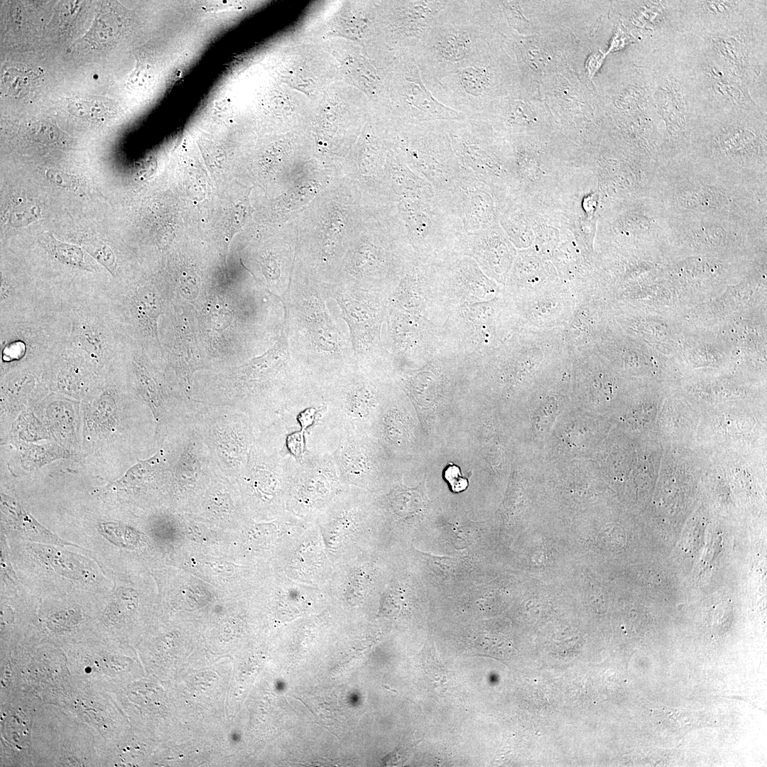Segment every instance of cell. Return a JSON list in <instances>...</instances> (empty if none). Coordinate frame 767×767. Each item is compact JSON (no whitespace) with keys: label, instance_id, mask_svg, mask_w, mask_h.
I'll return each instance as SVG.
<instances>
[{"label":"cell","instance_id":"cell-23","mask_svg":"<svg viewBox=\"0 0 767 767\" xmlns=\"http://www.w3.org/2000/svg\"><path fill=\"white\" fill-rule=\"evenodd\" d=\"M43 377L53 391L76 399L95 396L102 388V376L65 346L45 364Z\"/></svg>","mask_w":767,"mask_h":767},{"label":"cell","instance_id":"cell-2","mask_svg":"<svg viewBox=\"0 0 767 767\" xmlns=\"http://www.w3.org/2000/svg\"><path fill=\"white\" fill-rule=\"evenodd\" d=\"M649 195L670 218H767V186L726 178L688 156L658 164Z\"/></svg>","mask_w":767,"mask_h":767},{"label":"cell","instance_id":"cell-25","mask_svg":"<svg viewBox=\"0 0 767 767\" xmlns=\"http://www.w3.org/2000/svg\"><path fill=\"white\" fill-rule=\"evenodd\" d=\"M457 249L459 251L470 254L484 268L495 273L506 270L513 256L509 239L499 224L477 233H462Z\"/></svg>","mask_w":767,"mask_h":767},{"label":"cell","instance_id":"cell-33","mask_svg":"<svg viewBox=\"0 0 767 767\" xmlns=\"http://www.w3.org/2000/svg\"><path fill=\"white\" fill-rule=\"evenodd\" d=\"M162 451L144 460L138 461L131 467L119 479L110 482L102 489V492H120L138 488L153 477L165 471L164 462L162 459Z\"/></svg>","mask_w":767,"mask_h":767},{"label":"cell","instance_id":"cell-31","mask_svg":"<svg viewBox=\"0 0 767 767\" xmlns=\"http://www.w3.org/2000/svg\"><path fill=\"white\" fill-rule=\"evenodd\" d=\"M30 550L45 565L55 572L70 579L92 580L93 574L82 562L77 556L65 552L52 545L36 543L30 545Z\"/></svg>","mask_w":767,"mask_h":767},{"label":"cell","instance_id":"cell-44","mask_svg":"<svg viewBox=\"0 0 767 767\" xmlns=\"http://www.w3.org/2000/svg\"><path fill=\"white\" fill-rule=\"evenodd\" d=\"M151 78V68L147 63L139 62L129 76L127 84L129 87L138 89L145 86Z\"/></svg>","mask_w":767,"mask_h":767},{"label":"cell","instance_id":"cell-37","mask_svg":"<svg viewBox=\"0 0 767 767\" xmlns=\"http://www.w3.org/2000/svg\"><path fill=\"white\" fill-rule=\"evenodd\" d=\"M68 109L77 116L92 121H104L116 112L111 101L94 97L72 100Z\"/></svg>","mask_w":767,"mask_h":767},{"label":"cell","instance_id":"cell-46","mask_svg":"<svg viewBox=\"0 0 767 767\" xmlns=\"http://www.w3.org/2000/svg\"><path fill=\"white\" fill-rule=\"evenodd\" d=\"M47 176L53 183L60 185V186H72L73 181L72 177L59 171L50 170L47 173Z\"/></svg>","mask_w":767,"mask_h":767},{"label":"cell","instance_id":"cell-41","mask_svg":"<svg viewBox=\"0 0 767 767\" xmlns=\"http://www.w3.org/2000/svg\"><path fill=\"white\" fill-rule=\"evenodd\" d=\"M113 19V17L107 16L97 18L87 37L98 42L111 40L117 35L116 23Z\"/></svg>","mask_w":767,"mask_h":767},{"label":"cell","instance_id":"cell-6","mask_svg":"<svg viewBox=\"0 0 767 767\" xmlns=\"http://www.w3.org/2000/svg\"><path fill=\"white\" fill-rule=\"evenodd\" d=\"M70 322L60 306L0 317L1 377L14 370L44 366L65 346Z\"/></svg>","mask_w":767,"mask_h":767},{"label":"cell","instance_id":"cell-10","mask_svg":"<svg viewBox=\"0 0 767 767\" xmlns=\"http://www.w3.org/2000/svg\"><path fill=\"white\" fill-rule=\"evenodd\" d=\"M392 218L410 247L420 256L457 251L462 233L440 195L402 197Z\"/></svg>","mask_w":767,"mask_h":767},{"label":"cell","instance_id":"cell-9","mask_svg":"<svg viewBox=\"0 0 767 767\" xmlns=\"http://www.w3.org/2000/svg\"><path fill=\"white\" fill-rule=\"evenodd\" d=\"M409 247L391 217L374 223L370 232L346 257L337 284L379 293L381 285L398 276Z\"/></svg>","mask_w":767,"mask_h":767},{"label":"cell","instance_id":"cell-21","mask_svg":"<svg viewBox=\"0 0 767 767\" xmlns=\"http://www.w3.org/2000/svg\"><path fill=\"white\" fill-rule=\"evenodd\" d=\"M450 1H391L381 11L382 28L388 42L399 54L414 53L439 14Z\"/></svg>","mask_w":767,"mask_h":767},{"label":"cell","instance_id":"cell-27","mask_svg":"<svg viewBox=\"0 0 767 767\" xmlns=\"http://www.w3.org/2000/svg\"><path fill=\"white\" fill-rule=\"evenodd\" d=\"M1 511L7 526L32 542L80 548L53 534L26 511L18 501L4 493L1 494Z\"/></svg>","mask_w":767,"mask_h":767},{"label":"cell","instance_id":"cell-30","mask_svg":"<svg viewBox=\"0 0 767 767\" xmlns=\"http://www.w3.org/2000/svg\"><path fill=\"white\" fill-rule=\"evenodd\" d=\"M45 414L50 433L60 445L70 450L76 442L73 403L67 398H55L47 405Z\"/></svg>","mask_w":767,"mask_h":767},{"label":"cell","instance_id":"cell-7","mask_svg":"<svg viewBox=\"0 0 767 767\" xmlns=\"http://www.w3.org/2000/svg\"><path fill=\"white\" fill-rule=\"evenodd\" d=\"M101 294L68 298L60 304L70 322L65 347L106 376L119 365L124 348L123 331Z\"/></svg>","mask_w":767,"mask_h":767},{"label":"cell","instance_id":"cell-45","mask_svg":"<svg viewBox=\"0 0 767 767\" xmlns=\"http://www.w3.org/2000/svg\"><path fill=\"white\" fill-rule=\"evenodd\" d=\"M53 623L60 624L61 626H70L75 624L77 621V614L73 611L59 612L52 616Z\"/></svg>","mask_w":767,"mask_h":767},{"label":"cell","instance_id":"cell-24","mask_svg":"<svg viewBox=\"0 0 767 767\" xmlns=\"http://www.w3.org/2000/svg\"><path fill=\"white\" fill-rule=\"evenodd\" d=\"M210 426L209 442L218 460L240 475L256 440L251 420L244 414H236L232 423L216 421Z\"/></svg>","mask_w":767,"mask_h":767},{"label":"cell","instance_id":"cell-5","mask_svg":"<svg viewBox=\"0 0 767 767\" xmlns=\"http://www.w3.org/2000/svg\"><path fill=\"white\" fill-rule=\"evenodd\" d=\"M687 156L736 182L767 186L766 125L729 121L697 127Z\"/></svg>","mask_w":767,"mask_h":767},{"label":"cell","instance_id":"cell-40","mask_svg":"<svg viewBox=\"0 0 767 767\" xmlns=\"http://www.w3.org/2000/svg\"><path fill=\"white\" fill-rule=\"evenodd\" d=\"M31 82V75L28 72L17 68H9L2 76L1 88L7 95L21 97L27 92Z\"/></svg>","mask_w":767,"mask_h":767},{"label":"cell","instance_id":"cell-38","mask_svg":"<svg viewBox=\"0 0 767 767\" xmlns=\"http://www.w3.org/2000/svg\"><path fill=\"white\" fill-rule=\"evenodd\" d=\"M14 431L20 440L27 442H33L50 437L48 429L30 410L22 412L19 415L14 423Z\"/></svg>","mask_w":767,"mask_h":767},{"label":"cell","instance_id":"cell-13","mask_svg":"<svg viewBox=\"0 0 767 767\" xmlns=\"http://www.w3.org/2000/svg\"><path fill=\"white\" fill-rule=\"evenodd\" d=\"M507 64L487 53L446 75L435 85L450 107L469 118L487 111L491 101L509 81Z\"/></svg>","mask_w":767,"mask_h":767},{"label":"cell","instance_id":"cell-8","mask_svg":"<svg viewBox=\"0 0 767 767\" xmlns=\"http://www.w3.org/2000/svg\"><path fill=\"white\" fill-rule=\"evenodd\" d=\"M447 121L396 124L393 131L401 157L438 193L450 191L466 171L453 150Z\"/></svg>","mask_w":767,"mask_h":767},{"label":"cell","instance_id":"cell-22","mask_svg":"<svg viewBox=\"0 0 767 767\" xmlns=\"http://www.w3.org/2000/svg\"><path fill=\"white\" fill-rule=\"evenodd\" d=\"M365 433L352 427H344L332 455L344 486L357 488L369 486L381 473L378 452Z\"/></svg>","mask_w":767,"mask_h":767},{"label":"cell","instance_id":"cell-29","mask_svg":"<svg viewBox=\"0 0 767 767\" xmlns=\"http://www.w3.org/2000/svg\"><path fill=\"white\" fill-rule=\"evenodd\" d=\"M38 244L45 253L59 266L92 276L102 271L94 260L81 248L58 241L50 234L40 236Z\"/></svg>","mask_w":767,"mask_h":767},{"label":"cell","instance_id":"cell-18","mask_svg":"<svg viewBox=\"0 0 767 767\" xmlns=\"http://www.w3.org/2000/svg\"><path fill=\"white\" fill-rule=\"evenodd\" d=\"M366 375L355 367L322 391L329 412L343 430L349 426L365 431L377 412L381 395Z\"/></svg>","mask_w":767,"mask_h":767},{"label":"cell","instance_id":"cell-15","mask_svg":"<svg viewBox=\"0 0 767 767\" xmlns=\"http://www.w3.org/2000/svg\"><path fill=\"white\" fill-rule=\"evenodd\" d=\"M293 462L268 435L256 436L240 478L257 508L278 513L284 510Z\"/></svg>","mask_w":767,"mask_h":767},{"label":"cell","instance_id":"cell-28","mask_svg":"<svg viewBox=\"0 0 767 767\" xmlns=\"http://www.w3.org/2000/svg\"><path fill=\"white\" fill-rule=\"evenodd\" d=\"M387 169L391 187L400 198L432 197L436 195L432 185L413 170L398 153H390Z\"/></svg>","mask_w":767,"mask_h":767},{"label":"cell","instance_id":"cell-26","mask_svg":"<svg viewBox=\"0 0 767 767\" xmlns=\"http://www.w3.org/2000/svg\"><path fill=\"white\" fill-rule=\"evenodd\" d=\"M109 382L86 406L84 426L87 435L101 436L113 432L118 422L119 394L116 384L111 383L109 374L105 376Z\"/></svg>","mask_w":767,"mask_h":767},{"label":"cell","instance_id":"cell-1","mask_svg":"<svg viewBox=\"0 0 767 767\" xmlns=\"http://www.w3.org/2000/svg\"><path fill=\"white\" fill-rule=\"evenodd\" d=\"M329 299L309 272L297 274L281 299L291 355L322 392L356 367L347 326L332 315Z\"/></svg>","mask_w":767,"mask_h":767},{"label":"cell","instance_id":"cell-35","mask_svg":"<svg viewBox=\"0 0 767 767\" xmlns=\"http://www.w3.org/2000/svg\"><path fill=\"white\" fill-rule=\"evenodd\" d=\"M18 445L20 462L25 469L32 470L55 459H67L72 452L60 445L36 444L21 441Z\"/></svg>","mask_w":767,"mask_h":767},{"label":"cell","instance_id":"cell-4","mask_svg":"<svg viewBox=\"0 0 767 767\" xmlns=\"http://www.w3.org/2000/svg\"><path fill=\"white\" fill-rule=\"evenodd\" d=\"M488 26L479 1H450L413 53L424 82L435 86L486 54Z\"/></svg>","mask_w":767,"mask_h":767},{"label":"cell","instance_id":"cell-12","mask_svg":"<svg viewBox=\"0 0 767 767\" xmlns=\"http://www.w3.org/2000/svg\"><path fill=\"white\" fill-rule=\"evenodd\" d=\"M668 243L693 250H729L766 242L767 218L700 215L668 219Z\"/></svg>","mask_w":767,"mask_h":767},{"label":"cell","instance_id":"cell-42","mask_svg":"<svg viewBox=\"0 0 767 767\" xmlns=\"http://www.w3.org/2000/svg\"><path fill=\"white\" fill-rule=\"evenodd\" d=\"M28 130L31 137L37 142L42 143L53 144L59 138L58 129L45 121L33 123Z\"/></svg>","mask_w":767,"mask_h":767},{"label":"cell","instance_id":"cell-14","mask_svg":"<svg viewBox=\"0 0 767 767\" xmlns=\"http://www.w3.org/2000/svg\"><path fill=\"white\" fill-rule=\"evenodd\" d=\"M324 288L328 298L337 305L347 326L356 367L366 373L379 352L384 314L381 296L379 293L341 284L324 285Z\"/></svg>","mask_w":767,"mask_h":767},{"label":"cell","instance_id":"cell-43","mask_svg":"<svg viewBox=\"0 0 767 767\" xmlns=\"http://www.w3.org/2000/svg\"><path fill=\"white\" fill-rule=\"evenodd\" d=\"M444 477L453 492H461L468 486V480L462 476L457 465L450 464L445 469Z\"/></svg>","mask_w":767,"mask_h":767},{"label":"cell","instance_id":"cell-36","mask_svg":"<svg viewBox=\"0 0 767 767\" xmlns=\"http://www.w3.org/2000/svg\"><path fill=\"white\" fill-rule=\"evenodd\" d=\"M500 105L496 119L505 129L511 130L525 126L533 121L530 106L521 99L511 97Z\"/></svg>","mask_w":767,"mask_h":767},{"label":"cell","instance_id":"cell-34","mask_svg":"<svg viewBox=\"0 0 767 767\" xmlns=\"http://www.w3.org/2000/svg\"><path fill=\"white\" fill-rule=\"evenodd\" d=\"M379 436L393 450H401L408 441L407 418L400 406L390 404L384 408L379 422Z\"/></svg>","mask_w":767,"mask_h":767},{"label":"cell","instance_id":"cell-39","mask_svg":"<svg viewBox=\"0 0 767 767\" xmlns=\"http://www.w3.org/2000/svg\"><path fill=\"white\" fill-rule=\"evenodd\" d=\"M82 246L114 278L119 277V268L116 256L110 246L95 239L84 241L82 243Z\"/></svg>","mask_w":767,"mask_h":767},{"label":"cell","instance_id":"cell-3","mask_svg":"<svg viewBox=\"0 0 767 767\" xmlns=\"http://www.w3.org/2000/svg\"><path fill=\"white\" fill-rule=\"evenodd\" d=\"M237 378L243 394L241 409L256 435L321 393L293 358L285 322L270 349L239 367Z\"/></svg>","mask_w":767,"mask_h":767},{"label":"cell","instance_id":"cell-20","mask_svg":"<svg viewBox=\"0 0 767 767\" xmlns=\"http://www.w3.org/2000/svg\"><path fill=\"white\" fill-rule=\"evenodd\" d=\"M617 202L606 226L607 232L613 238L656 244L668 243V217L650 195L631 197Z\"/></svg>","mask_w":767,"mask_h":767},{"label":"cell","instance_id":"cell-19","mask_svg":"<svg viewBox=\"0 0 767 767\" xmlns=\"http://www.w3.org/2000/svg\"><path fill=\"white\" fill-rule=\"evenodd\" d=\"M438 194L462 233H477L499 224L504 200L469 171L466 170L450 191Z\"/></svg>","mask_w":767,"mask_h":767},{"label":"cell","instance_id":"cell-11","mask_svg":"<svg viewBox=\"0 0 767 767\" xmlns=\"http://www.w3.org/2000/svg\"><path fill=\"white\" fill-rule=\"evenodd\" d=\"M453 150L461 165L502 197L515 186L511 161L497 146L485 120L447 121Z\"/></svg>","mask_w":767,"mask_h":767},{"label":"cell","instance_id":"cell-32","mask_svg":"<svg viewBox=\"0 0 767 767\" xmlns=\"http://www.w3.org/2000/svg\"><path fill=\"white\" fill-rule=\"evenodd\" d=\"M143 356L134 354L131 366L135 377V384L139 394L152 410L156 423L163 419V399L155 376L146 364Z\"/></svg>","mask_w":767,"mask_h":767},{"label":"cell","instance_id":"cell-17","mask_svg":"<svg viewBox=\"0 0 767 767\" xmlns=\"http://www.w3.org/2000/svg\"><path fill=\"white\" fill-rule=\"evenodd\" d=\"M396 124L461 121L469 118L440 102L425 86L414 55L399 54L391 84Z\"/></svg>","mask_w":767,"mask_h":767},{"label":"cell","instance_id":"cell-16","mask_svg":"<svg viewBox=\"0 0 767 767\" xmlns=\"http://www.w3.org/2000/svg\"><path fill=\"white\" fill-rule=\"evenodd\" d=\"M344 487L331 454L307 452L293 462L286 508L311 523Z\"/></svg>","mask_w":767,"mask_h":767}]
</instances>
